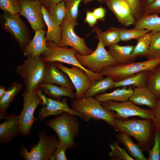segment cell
Returning a JSON list of instances; mask_svg holds the SVG:
<instances>
[{
    "instance_id": "obj_1",
    "label": "cell",
    "mask_w": 160,
    "mask_h": 160,
    "mask_svg": "<svg viewBox=\"0 0 160 160\" xmlns=\"http://www.w3.org/2000/svg\"><path fill=\"white\" fill-rule=\"evenodd\" d=\"M111 127L119 132L126 134L135 138L143 152H148L152 148L155 131L151 119H115Z\"/></svg>"
},
{
    "instance_id": "obj_2",
    "label": "cell",
    "mask_w": 160,
    "mask_h": 160,
    "mask_svg": "<svg viewBox=\"0 0 160 160\" xmlns=\"http://www.w3.org/2000/svg\"><path fill=\"white\" fill-rule=\"evenodd\" d=\"M46 125L55 131L60 142L64 144L68 149L76 146L74 139L79 133L80 125L76 116L64 112L48 120Z\"/></svg>"
},
{
    "instance_id": "obj_3",
    "label": "cell",
    "mask_w": 160,
    "mask_h": 160,
    "mask_svg": "<svg viewBox=\"0 0 160 160\" xmlns=\"http://www.w3.org/2000/svg\"><path fill=\"white\" fill-rule=\"evenodd\" d=\"M46 67V63L40 56L27 57L23 63L17 65L15 71L24 81L25 90H37L42 83Z\"/></svg>"
},
{
    "instance_id": "obj_4",
    "label": "cell",
    "mask_w": 160,
    "mask_h": 160,
    "mask_svg": "<svg viewBox=\"0 0 160 160\" xmlns=\"http://www.w3.org/2000/svg\"><path fill=\"white\" fill-rule=\"evenodd\" d=\"M71 105L72 109L81 113L86 121L91 119L102 120L111 126L115 119V113L108 111L101 104V102L92 97H84L73 100Z\"/></svg>"
},
{
    "instance_id": "obj_5",
    "label": "cell",
    "mask_w": 160,
    "mask_h": 160,
    "mask_svg": "<svg viewBox=\"0 0 160 160\" xmlns=\"http://www.w3.org/2000/svg\"><path fill=\"white\" fill-rule=\"evenodd\" d=\"M47 45L48 49L42 54L44 56L42 59L44 63L57 62L77 66L87 74L91 81L100 80L104 79L100 73L91 72L81 64L75 56L78 52L73 48L59 47L52 41L47 42Z\"/></svg>"
},
{
    "instance_id": "obj_6",
    "label": "cell",
    "mask_w": 160,
    "mask_h": 160,
    "mask_svg": "<svg viewBox=\"0 0 160 160\" xmlns=\"http://www.w3.org/2000/svg\"><path fill=\"white\" fill-rule=\"evenodd\" d=\"M159 64L160 56L143 62L107 66L102 69L100 73L118 81L142 71H151Z\"/></svg>"
},
{
    "instance_id": "obj_7",
    "label": "cell",
    "mask_w": 160,
    "mask_h": 160,
    "mask_svg": "<svg viewBox=\"0 0 160 160\" xmlns=\"http://www.w3.org/2000/svg\"><path fill=\"white\" fill-rule=\"evenodd\" d=\"M38 142L31 146L28 151L23 145L20 150V156L25 160H48L53 155L60 142L59 138L49 135L44 132H39Z\"/></svg>"
},
{
    "instance_id": "obj_8",
    "label": "cell",
    "mask_w": 160,
    "mask_h": 160,
    "mask_svg": "<svg viewBox=\"0 0 160 160\" xmlns=\"http://www.w3.org/2000/svg\"><path fill=\"white\" fill-rule=\"evenodd\" d=\"M23 107L19 115V129L20 134L24 137L29 135L33 124L37 119L34 117L35 111L42 104L37 90L24 92L22 94Z\"/></svg>"
},
{
    "instance_id": "obj_9",
    "label": "cell",
    "mask_w": 160,
    "mask_h": 160,
    "mask_svg": "<svg viewBox=\"0 0 160 160\" xmlns=\"http://www.w3.org/2000/svg\"><path fill=\"white\" fill-rule=\"evenodd\" d=\"M76 58L83 66L89 71L100 73L103 68L108 66H115L118 63L105 49L101 41L99 42L95 50L87 55H81L78 52L75 54Z\"/></svg>"
},
{
    "instance_id": "obj_10",
    "label": "cell",
    "mask_w": 160,
    "mask_h": 160,
    "mask_svg": "<svg viewBox=\"0 0 160 160\" xmlns=\"http://www.w3.org/2000/svg\"><path fill=\"white\" fill-rule=\"evenodd\" d=\"M101 104L106 110L114 111L115 119H119L126 120L134 116L143 119L153 118L151 109L141 108L129 100L119 102L109 100L101 102Z\"/></svg>"
},
{
    "instance_id": "obj_11",
    "label": "cell",
    "mask_w": 160,
    "mask_h": 160,
    "mask_svg": "<svg viewBox=\"0 0 160 160\" xmlns=\"http://www.w3.org/2000/svg\"><path fill=\"white\" fill-rule=\"evenodd\" d=\"M77 25L76 21H73L66 16L61 25L62 29L61 40L57 45L61 47L70 46L82 55H90L93 50L86 45L84 38L79 37L74 31V27Z\"/></svg>"
},
{
    "instance_id": "obj_12",
    "label": "cell",
    "mask_w": 160,
    "mask_h": 160,
    "mask_svg": "<svg viewBox=\"0 0 160 160\" xmlns=\"http://www.w3.org/2000/svg\"><path fill=\"white\" fill-rule=\"evenodd\" d=\"M1 20L4 28L18 42L23 51L31 40L27 28L18 14L4 12L1 15Z\"/></svg>"
},
{
    "instance_id": "obj_13",
    "label": "cell",
    "mask_w": 160,
    "mask_h": 160,
    "mask_svg": "<svg viewBox=\"0 0 160 160\" xmlns=\"http://www.w3.org/2000/svg\"><path fill=\"white\" fill-rule=\"evenodd\" d=\"M37 91L41 100L42 105L38 115L40 121H42L50 116L57 115L64 112L69 113L84 119L81 113L68 106L66 98L62 99L61 101L57 100L47 97L40 89H37Z\"/></svg>"
},
{
    "instance_id": "obj_14",
    "label": "cell",
    "mask_w": 160,
    "mask_h": 160,
    "mask_svg": "<svg viewBox=\"0 0 160 160\" xmlns=\"http://www.w3.org/2000/svg\"><path fill=\"white\" fill-rule=\"evenodd\" d=\"M54 63L58 69L67 75L71 81L76 90L75 99L78 100L81 98L91 84L92 81L87 74L77 66L72 65L70 68L65 66L60 62H55Z\"/></svg>"
},
{
    "instance_id": "obj_15",
    "label": "cell",
    "mask_w": 160,
    "mask_h": 160,
    "mask_svg": "<svg viewBox=\"0 0 160 160\" xmlns=\"http://www.w3.org/2000/svg\"><path fill=\"white\" fill-rule=\"evenodd\" d=\"M20 7V15L25 18L33 30L35 31L44 29V22L41 11L42 4L40 0H19Z\"/></svg>"
},
{
    "instance_id": "obj_16",
    "label": "cell",
    "mask_w": 160,
    "mask_h": 160,
    "mask_svg": "<svg viewBox=\"0 0 160 160\" xmlns=\"http://www.w3.org/2000/svg\"><path fill=\"white\" fill-rule=\"evenodd\" d=\"M105 3L123 25L127 26L135 24L136 20L126 0H110Z\"/></svg>"
},
{
    "instance_id": "obj_17",
    "label": "cell",
    "mask_w": 160,
    "mask_h": 160,
    "mask_svg": "<svg viewBox=\"0 0 160 160\" xmlns=\"http://www.w3.org/2000/svg\"><path fill=\"white\" fill-rule=\"evenodd\" d=\"M46 63V67L42 83L55 84L72 89H75L67 75L57 67L54 62Z\"/></svg>"
},
{
    "instance_id": "obj_18",
    "label": "cell",
    "mask_w": 160,
    "mask_h": 160,
    "mask_svg": "<svg viewBox=\"0 0 160 160\" xmlns=\"http://www.w3.org/2000/svg\"><path fill=\"white\" fill-rule=\"evenodd\" d=\"M5 121L0 124V143L7 144L20 134L19 129V115L8 114Z\"/></svg>"
},
{
    "instance_id": "obj_19",
    "label": "cell",
    "mask_w": 160,
    "mask_h": 160,
    "mask_svg": "<svg viewBox=\"0 0 160 160\" xmlns=\"http://www.w3.org/2000/svg\"><path fill=\"white\" fill-rule=\"evenodd\" d=\"M33 38L23 50V55L28 57L40 56L48 49L45 35L46 31L43 29L36 30Z\"/></svg>"
},
{
    "instance_id": "obj_20",
    "label": "cell",
    "mask_w": 160,
    "mask_h": 160,
    "mask_svg": "<svg viewBox=\"0 0 160 160\" xmlns=\"http://www.w3.org/2000/svg\"><path fill=\"white\" fill-rule=\"evenodd\" d=\"M156 98L146 86L135 87L129 100L138 105H145L153 108L155 105Z\"/></svg>"
},
{
    "instance_id": "obj_21",
    "label": "cell",
    "mask_w": 160,
    "mask_h": 160,
    "mask_svg": "<svg viewBox=\"0 0 160 160\" xmlns=\"http://www.w3.org/2000/svg\"><path fill=\"white\" fill-rule=\"evenodd\" d=\"M41 11L44 21L47 27L45 36L46 41H52L57 44L61 40L62 26L53 21L47 9L43 5L41 7Z\"/></svg>"
},
{
    "instance_id": "obj_22",
    "label": "cell",
    "mask_w": 160,
    "mask_h": 160,
    "mask_svg": "<svg viewBox=\"0 0 160 160\" xmlns=\"http://www.w3.org/2000/svg\"><path fill=\"white\" fill-rule=\"evenodd\" d=\"M43 92L52 99L60 100L61 97H67L74 100L75 93L73 90L64 87H59L51 83H42L39 86Z\"/></svg>"
},
{
    "instance_id": "obj_23",
    "label": "cell",
    "mask_w": 160,
    "mask_h": 160,
    "mask_svg": "<svg viewBox=\"0 0 160 160\" xmlns=\"http://www.w3.org/2000/svg\"><path fill=\"white\" fill-rule=\"evenodd\" d=\"M134 46H120L117 44L110 47L108 51L119 65L132 62L135 59L132 55Z\"/></svg>"
},
{
    "instance_id": "obj_24",
    "label": "cell",
    "mask_w": 160,
    "mask_h": 160,
    "mask_svg": "<svg viewBox=\"0 0 160 160\" xmlns=\"http://www.w3.org/2000/svg\"><path fill=\"white\" fill-rule=\"evenodd\" d=\"M116 137L119 142L124 146L128 153L135 160H147L141 148L133 141L130 136L124 133L119 132Z\"/></svg>"
},
{
    "instance_id": "obj_25",
    "label": "cell",
    "mask_w": 160,
    "mask_h": 160,
    "mask_svg": "<svg viewBox=\"0 0 160 160\" xmlns=\"http://www.w3.org/2000/svg\"><path fill=\"white\" fill-rule=\"evenodd\" d=\"M151 71H141L121 81L114 82V88L132 86L135 87L146 86Z\"/></svg>"
},
{
    "instance_id": "obj_26",
    "label": "cell",
    "mask_w": 160,
    "mask_h": 160,
    "mask_svg": "<svg viewBox=\"0 0 160 160\" xmlns=\"http://www.w3.org/2000/svg\"><path fill=\"white\" fill-rule=\"evenodd\" d=\"M133 91V89L131 87L128 88L123 87L121 89H117L110 93L96 95H95V98L100 102L109 100L124 102L129 100Z\"/></svg>"
},
{
    "instance_id": "obj_27",
    "label": "cell",
    "mask_w": 160,
    "mask_h": 160,
    "mask_svg": "<svg viewBox=\"0 0 160 160\" xmlns=\"http://www.w3.org/2000/svg\"><path fill=\"white\" fill-rule=\"evenodd\" d=\"M22 89L21 84L14 82L6 90L3 97L0 99V119H5L7 117L8 115L7 110L10 103Z\"/></svg>"
},
{
    "instance_id": "obj_28",
    "label": "cell",
    "mask_w": 160,
    "mask_h": 160,
    "mask_svg": "<svg viewBox=\"0 0 160 160\" xmlns=\"http://www.w3.org/2000/svg\"><path fill=\"white\" fill-rule=\"evenodd\" d=\"M134 28L146 29L154 33L160 31V17L156 14L143 15L135 23Z\"/></svg>"
},
{
    "instance_id": "obj_29",
    "label": "cell",
    "mask_w": 160,
    "mask_h": 160,
    "mask_svg": "<svg viewBox=\"0 0 160 160\" xmlns=\"http://www.w3.org/2000/svg\"><path fill=\"white\" fill-rule=\"evenodd\" d=\"M114 82L113 79L107 76L100 80L92 81L91 86L84 93L82 97H92L114 88Z\"/></svg>"
},
{
    "instance_id": "obj_30",
    "label": "cell",
    "mask_w": 160,
    "mask_h": 160,
    "mask_svg": "<svg viewBox=\"0 0 160 160\" xmlns=\"http://www.w3.org/2000/svg\"><path fill=\"white\" fill-rule=\"evenodd\" d=\"M92 30L97 33L99 40L101 41L104 47H109L117 44L120 40L119 28L111 27L103 31L98 27L96 26Z\"/></svg>"
},
{
    "instance_id": "obj_31",
    "label": "cell",
    "mask_w": 160,
    "mask_h": 160,
    "mask_svg": "<svg viewBox=\"0 0 160 160\" xmlns=\"http://www.w3.org/2000/svg\"><path fill=\"white\" fill-rule=\"evenodd\" d=\"M151 31L146 33L137 40V42L132 53V56L135 59L138 57H145L148 55L151 42Z\"/></svg>"
},
{
    "instance_id": "obj_32",
    "label": "cell",
    "mask_w": 160,
    "mask_h": 160,
    "mask_svg": "<svg viewBox=\"0 0 160 160\" xmlns=\"http://www.w3.org/2000/svg\"><path fill=\"white\" fill-rule=\"evenodd\" d=\"M53 21L56 24L61 25L67 15L65 1L52 5L47 9Z\"/></svg>"
},
{
    "instance_id": "obj_33",
    "label": "cell",
    "mask_w": 160,
    "mask_h": 160,
    "mask_svg": "<svg viewBox=\"0 0 160 160\" xmlns=\"http://www.w3.org/2000/svg\"><path fill=\"white\" fill-rule=\"evenodd\" d=\"M156 98L160 97V65H159L150 73L146 86Z\"/></svg>"
},
{
    "instance_id": "obj_34",
    "label": "cell",
    "mask_w": 160,
    "mask_h": 160,
    "mask_svg": "<svg viewBox=\"0 0 160 160\" xmlns=\"http://www.w3.org/2000/svg\"><path fill=\"white\" fill-rule=\"evenodd\" d=\"M120 40L127 41L132 39H137L151 31L146 29H138L133 28L127 29L119 28Z\"/></svg>"
},
{
    "instance_id": "obj_35",
    "label": "cell",
    "mask_w": 160,
    "mask_h": 160,
    "mask_svg": "<svg viewBox=\"0 0 160 160\" xmlns=\"http://www.w3.org/2000/svg\"><path fill=\"white\" fill-rule=\"evenodd\" d=\"M119 141L111 143L110 145L111 151L109 156L113 160H135L131 156L124 148H120L119 145Z\"/></svg>"
},
{
    "instance_id": "obj_36",
    "label": "cell",
    "mask_w": 160,
    "mask_h": 160,
    "mask_svg": "<svg viewBox=\"0 0 160 160\" xmlns=\"http://www.w3.org/2000/svg\"><path fill=\"white\" fill-rule=\"evenodd\" d=\"M160 56V31L153 33L151 36L147 60L153 59Z\"/></svg>"
},
{
    "instance_id": "obj_37",
    "label": "cell",
    "mask_w": 160,
    "mask_h": 160,
    "mask_svg": "<svg viewBox=\"0 0 160 160\" xmlns=\"http://www.w3.org/2000/svg\"><path fill=\"white\" fill-rule=\"evenodd\" d=\"M0 9L12 15L20 13L21 9L19 0H0Z\"/></svg>"
},
{
    "instance_id": "obj_38",
    "label": "cell",
    "mask_w": 160,
    "mask_h": 160,
    "mask_svg": "<svg viewBox=\"0 0 160 160\" xmlns=\"http://www.w3.org/2000/svg\"><path fill=\"white\" fill-rule=\"evenodd\" d=\"M83 0H67L65 1L67 16L73 21H76L79 4Z\"/></svg>"
},
{
    "instance_id": "obj_39",
    "label": "cell",
    "mask_w": 160,
    "mask_h": 160,
    "mask_svg": "<svg viewBox=\"0 0 160 160\" xmlns=\"http://www.w3.org/2000/svg\"><path fill=\"white\" fill-rule=\"evenodd\" d=\"M148 160H160V134L155 131L152 148L148 151Z\"/></svg>"
},
{
    "instance_id": "obj_40",
    "label": "cell",
    "mask_w": 160,
    "mask_h": 160,
    "mask_svg": "<svg viewBox=\"0 0 160 160\" xmlns=\"http://www.w3.org/2000/svg\"><path fill=\"white\" fill-rule=\"evenodd\" d=\"M131 9L132 14L136 21L143 15V11L140 0H126Z\"/></svg>"
},
{
    "instance_id": "obj_41",
    "label": "cell",
    "mask_w": 160,
    "mask_h": 160,
    "mask_svg": "<svg viewBox=\"0 0 160 160\" xmlns=\"http://www.w3.org/2000/svg\"><path fill=\"white\" fill-rule=\"evenodd\" d=\"M151 109L153 114L152 120L155 131L160 134V97L157 98L154 107Z\"/></svg>"
},
{
    "instance_id": "obj_42",
    "label": "cell",
    "mask_w": 160,
    "mask_h": 160,
    "mask_svg": "<svg viewBox=\"0 0 160 160\" xmlns=\"http://www.w3.org/2000/svg\"><path fill=\"white\" fill-rule=\"evenodd\" d=\"M68 148L63 143L60 142L54 153L49 160H67L65 152Z\"/></svg>"
},
{
    "instance_id": "obj_43",
    "label": "cell",
    "mask_w": 160,
    "mask_h": 160,
    "mask_svg": "<svg viewBox=\"0 0 160 160\" xmlns=\"http://www.w3.org/2000/svg\"><path fill=\"white\" fill-rule=\"evenodd\" d=\"M151 14H160V0H155L151 3L144 11L143 15Z\"/></svg>"
},
{
    "instance_id": "obj_44",
    "label": "cell",
    "mask_w": 160,
    "mask_h": 160,
    "mask_svg": "<svg viewBox=\"0 0 160 160\" xmlns=\"http://www.w3.org/2000/svg\"><path fill=\"white\" fill-rule=\"evenodd\" d=\"M97 19L93 12H88L86 13L85 21L90 26H93L97 22Z\"/></svg>"
},
{
    "instance_id": "obj_45",
    "label": "cell",
    "mask_w": 160,
    "mask_h": 160,
    "mask_svg": "<svg viewBox=\"0 0 160 160\" xmlns=\"http://www.w3.org/2000/svg\"><path fill=\"white\" fill-rule=\"evenodd\" d=\"M93 12L97 19L101 20L104 19L106 11L105 9L100 7L95 9Z\"/></svg>"
},
{
    "instance_id": "obj_46",
    "label": "cell",
    "mask_w": 160,
    "mask_h": 160,
    "mask_svg": "<svg viewBox=\"0 0 160 160\" xmlns=\"http://www.w3.org/2000/svg\"><path fill=\"white\" fill-rule=\"evenodd\" d=\"M67 0H40L42 4L48 9L52 5L56 4L62 1H66Z\"/></svg>"
},
{
    "instance_id": "obj_47",
    "label": "cell",
    "mask_w": 160,
    "mask_h": 160,
    "mask_svg": "<svg viewBox=\"0 0 160 160\" xmlns=\"http://www.w3.org/2000/svg\"><path fill=\"white\" fill-rule=\"evenodd\" d=\"M155 0H140L141 5L143 12L146 8Z\"/></svg>"
},
{
    "instance_id": "obj_48",
    "label": "cell",
    "mask_w": 160,
    "mask_h": 160,
    "mask_svg": "<svg viewBox=\"0 0 160 160\" xmlns=\"http://www.w3.org/2000/svg\"><path fill=\"white\" fill-rule=\"evenodd\" d=\"M6 90L5 87L0 85V99H1L6 92Z\"/></svg>"
},
{
    "instance_id": "obj_49",
    "label": "cell",
    "mask_w": 160,
    "mask_h": 160,
    "mask_svg": "<svg viewBox=\"0 0 160 160\" xmlns=\"http://www.w3.org/2000/svg\"><path fill=\"white\" fill-rule=\"evenodd\" d=\"M97 1L100 2H104V0H83V1L84 4H86L88 2L93 1Z\"/></svg>"
},
{
    "instance_id": "obj_50",
    "label": "cell",
    "mask_w": 160,
    "mask_h": 160,
    "mask_svg": "<svg viewBox=\"0 0 160 160\" xmlns=\"http://www.w3.org/2000/svg\"><path fill=\"white\" fill-rule=\"evenodd\" d=\"M109 0H104V2H106Z\"/></svg>"
},
{
    "instance_id": "obj_51",
    "label": "cell",
    "mask_w": 160,
    "mask_h": 160,
    "mask_svg": "<svg viewBox=\"0 0 160 160\" xmlns=\"http://www.w3.org/2000/svg\"><path fill=\"white\" fill-rule=\"evenodd\" d=\"M33 0V1H38V0Z\"/></svg>"
},
{
    "instance_id": "obj_52",
    "label": "cell",
    "mask_w": 160,
    "mask_h": 160,
    "mask_svg": "<svg viewBox=\"0 0 160 160\" xmlns=\"http://www.w3.org/2000/svg\"><path fill=\"white\" fill-rule=\"evenodd\" d=\"M160 65V64H159Z\"/></svg>"
}]
</instances>
